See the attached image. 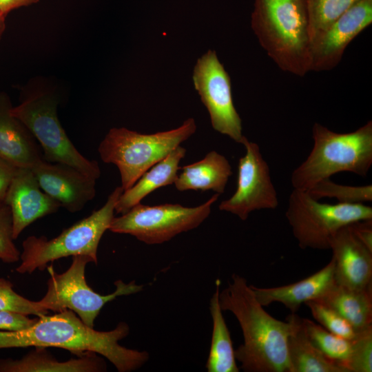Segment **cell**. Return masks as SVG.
I'll use <instances>...</instances> for the list:
<instances>
[{
	"label": "cell",
	"mask_w": 372,
	"mask_h": 372,
	"mask_svg": "<svg viewBox=\"0 0 372 372\" xmlns=\"http://www.w3.org/2000/svg\"><path fill=\"white\" fill-rule=\"evenodd\" d=\"M12 286L9 280L0 278V311H12L37 317L48 313L49 311L45 310L38 301L30 300L17 293Z\"/></svg>",
	"instance_id": "obj_29"
},
{
	"label": "cell",
	"mask_w": 372,
	"mask_h": 372,
	"mask_svg": "<svg viewBox=\"0 0 372 372\" xmlns=\"http://www.w3.org/2000/svg\"><path fill=\"white\" fill-rule=\"evenodd\" d=\"M315 300L335 311L358 331L372 326V286L356 289L335 283Z\"/></svg>",
	"instance_id": "obj_23"
},
{
	"label": "cell",
	"mask_w": 372,
	"mask_h": 372,
	"mask_svg": "<svg viewBox=\"0 0 372 372\" xmlns=\"http://www.w3.org/2000/svg\"><path fill=\"white\" fill-rule=\"evenodd\" d=\"M185 154L186 149L180 145L146 171L131 187L123 192L116 204L115 212L123 214L152 192L174 184Z\"/></svg>",
	"instance_id": "obj_21"
},
{
	"label": "cell",
	"mask_w": 372,
	"mask_h": 372,
	"mask_svg": "<svg viewBox=\"0 0 372 372\" xmlns=\"http://www.w3.org/2000/svg\"><path fill=\"white\" fill-rule=\"evenodd\" d=\"M20 254L14 243L10 208L0 204V260L6 263L15 262L20 259Z\"/></svg>",
	"instance_id": "obj_31"
},
{
	"label": "cell",
	"mask_w": 372,
	"mask_h": 372,
	"mask_svg": "<svg viewBox=\"0 0 372 372\" xmlns=\"http://www.w3.org/2000/svg\"><path fill=\"white\" fill-rule=\"evenodd\" d=\"M356 0H306L311 41Z\"/></svg>",
	"instance_id": "obj_27"
},
{
	"label": "cell",
	"mask_w": 372,
	"mask_h": 372,
	"mask_svg": "<svg viewBox=\"0 0 372 372\" xmlns=\"http://www.w3.org/2000/svg\"><path fill=\"white\" fill-rule=\"evenodd\" d=\"M92 260L86 256H72L70 267L63 273H57L52 265L48 267L50 275L47 291L39 303L48 311L54 312L70 309L87 326L94 322L103 306L121 296L136 293L143 289L134 280L125 283L121 280L114 282L116 290L108 295H101L87 283L85 271Z\"/></svg>",
	"instance_id": "obj_8"
},
{
	"label": "cell",
	"mask_w": 372,
	"mask_h": 372,
	"mask_svg": "<svg viewBox=\"0 0 372 372\" xmlns=\"http://www.w3.org/2000/svg\"><path fill=\"white\" fill-rule=\"evenodd\" d=\"M290 323L287 338L289 372H348L324 355L308 338L300 318L296 313L287 317Z\"/></svg>",
	"instance_id": "obj_22"
},
{
	"label": "cell",
	"mask_w": 372,
	"mask_h": 372,
	"mask_svg": "<svg viewBox=\"0 0 372 372\" xmlns=\"http://www.w3.org/2000/svg\"><path fill=\"white\" fill-rule=\"evenodd\" d=\"M302 321L305 333L314 347L349 372L347 364L352 350L351 340L329 332L311 320L302 318Z\"/></svg>",
	"instance_id": "obj_25"
},
{
	"label": "cell",
	"mask_w": 372,
	"mask_h": 372,
	"mask_svg": "<svg viewBox=\"0 0 372 372\" xmlns=\"http://www.w3.org/2000/svg\"><path fill=\"white\" fill-rule=\"evenodd\" d=\"M3 203L11 210L14 240L34 221L56 212L61 207L41 189L33 171L28 167L17 168Z\"/></svg>",
	"instance_id": "obj_15"
},
{
	"label": "cell",
	"mask_w": 372,
	"mask_h": 372,
	"mask_svg": "<svg viewBox=\"0 0 372 372\" xmlns=\"http://www.w3.org/2000/svg\"><path fill=\"white\" fill-rule=\"evenodd\" d=\"M57 105L52 95L40 93L26 98L10 111L40 143L45 161L65 163L97 180L101 176L98 163L83 156L69 139L59 121Z\"/></svg>",
	"instance_id": "obj_10"
},
{
	"label": "cell",
	"mask_w": 372,
	"mask_h": 372,
	"mask_svg": "<svg viewBox=\"0 0 372 372\" xmlns=\"http://www.w3.org/2000/svg\"><path fill=\"white\" fill-rule=\"evenodd\" d=\"M31 169L41 189L71 213L81 211L96 195V179L71 165L42 158Z\"/></svg>",
	"instance_id": "obj_14"
},
{
	"label": "cell",
	"mask_w": 372,
	"mask_h": 372,
	"mask_svg": "<svg viewBox=\"0 0 372 372\" xmlns=\"http://www.w3.org/2000/svg\"><path fill=\"white\" fill-rule=\"evenodd\" d=\"M222 311L236 318L244 342L234 351L245 372H289L287 338L290 323L272 317L256 299L247 280L236 273L219 293Z\"/></svg>",
	"instance_id": "obj_2"
},
{
	"label": "cell",
	"mask_w": 372,
	"mask_h": 372,
	"mask_svg": "<svg viewBox=\"0 0 372 372\" xmlns=\"http://www.w3.org/2000/svg\"><path fill=\"white\" fill-rule=\"evenodd\" d=\"M26 316L12 311H0V331H19L30 328L37 318L30 319Z\"/></svg>",
	"instance_id": "obj_32"
},
{
	"label": "cell",
	"mask_w": 372,
	"mask_h": 372,
	"mask_svg": "<svg viewBox=\"0 0 372 372\" xmlns=\"http://www.w3.org/2000/svg\"><path fill=\"white\" fill-rule=\"evenodd\" d=\"M334 284V262L331 258L323 268L296 282L269 288H259L253 285L250 287L256 299L263 307L273 302H280L291 313H296L302 304L317 300Z\"/></svg>",
	"instance_id": "obj_17"
},
{
	"label": "cell",
	"mask_w": 372,
	"mask_h": 372,
	"mask_svg": "<svg viewBox=\"0 0 372 372\" xmlns=\"http://www.w3.org/2000/svg\"><path fill=\"white\" fill-rule=\"evenodd\" d=\"M310 309L313 318L329 332L352 340L358 331L345 318L328 306L316 300L304 303Z\"/></svg>",
	"instance_id": "obj_28"
},
{
	"label": "cell",
	"mask_w": 372,
	"mask_h": 372,
	"mask_svg": "<svg viewBox=\"0 0 372 372\" xmlns=\"http://www.w3.org/2000/svg\"><path fill=\"white\" fill-rule=\"evenodd\" d=\"M372 23V0H356L311 41L310 71L330 70L349 43Z\"/></svg>",
	"instance_id": "obj_13"
},
{
	"label": "cell",
	"mask_w": 372,
	"mask_h": 372,
	"mask_svg": "<svg viewBox=\"0 0 372 372\" xmlns=\"http://www.w3.org/2000/svg\"><path fill=\"white\" fill-rule=\"evenodd\" d=\"M39 0H0V16L5 17L11 10L31 5Z\"/></svg>",
	"instance_id": "obj_35"
},
{
	"label": "cell",
	"mask_w": 372,
	"mask_h": 372,
	"mask_svg": "<svg viewBox=\"0 0 372 372\" xmlns=\"http://www.w3.org/2000/svg\"><path fill=\"white\" fill-rule=\"evenodd\" d=\"M286 218L299 247L305 249H329L330 241L342 227L372 219V207L364 203H322L306 191L293 189Z\"/></svg>",
	"instance_id": "obj_7"
},
{
	"label": "cell",
	"mask_w": 372,
	"mask_h": 372,
	"mask_svg": "<svg viewBox=\"0 0 372 372\" xmlns=\"http://www.w3.org/2000/svg\"><path fill=\"white\" fill-rule=\"evenodd\" d=\"M313 145L291 176L293 189L308 190L318 182L342 172L365 177L372 165V121L349 133L335 132L315 123Z\"/></svg>",
	"instance_id": "obj_4"
},
{
	"label": "cell",
	"mask_w": 372,
	"mask_h": 372,
	"mask_svg": "<svg viewBox=\"0 0 372 372\" xmlns=\"http://www.w3.org/2000/svg\"><path fill=\"white\" fill-rule=\"evenodd\" d=\"M220 284V280L217 279L216 289L210 300L213 329L206 369L208 372H238L230 333L219 303Z\"/></svg>",
	"instance_id": "obj_24"
},
{
	"label": "cell",
	"mask_w": 372,
	"mask_h": 372,
	"mask_svg": "<svg viewBox=\"0 0 372 372\" xmlns=\"http://www.w3.org/2000/svg\"><path fill=\"white\" fill-rule=\"evenodd\" d=\"M17 167L0 157V204H3Z\"/></svg>",
	"instance_id": "obj_34"
},
{
	"label": "cell",
	"mask_w": 372,
	"mask_h": 372,
	"mask_svg": "<svg viewBox=\"0 0 372 372\" xmlns=\"http://www.w3.org/2000/svg\"><path fill=\"white\" fill-rule=\"evenodd\" d=\"M130 333V327L121 322L115 329L96 331L86 325L70 309L52 316L37 317L28 329L19 331H0V349L17 347H56L75 355L94 352L107 359L119 372H131L149 360L146 351L128 349L118 342Z\"/></svg>",
	"instance_id": "obj_1"
},
{
	"label": "cell",
	"mask_w": 372,
	"mask_h": 372,
	"mask_svg": "<svg viewBox=\"0 0 372 372\" xmlns=\"http://www.w3.org/2000/svg\"><path fill=\"white\" fill-rule=\"evenodd\" d=\"M193 118L173 130L145 134L125 127L109 130L98 151L101 160L115 165L123 190L131 187L149 168L165 158L196 131Z\"/></svg>",
	"instance_id": "obj_6"
},
{
	"label": "cell",
	"mask_w": 372,
	"mask_h": 372,
	"mask_svg": "<svg viewBox=\"0 0 372 372\" xmlns=\"http://www.w3.org/2000/svg\"><path fill=\"white\" fill-rule=\"evenodd\" d=\"M240 144L246 152L238 161L236 189L230 198L220 203L218 208L246 220L255 210L276 209L278 198L259 145L245 136Z\"/></svg>",
	"instance_id": "obj_12"
},
{
	"label": "cell",
	"mask_w": 372,
	"mask_h": 372,
	"mask_svg": "<svg viewBox=\"0 0 372 372\" xmlns=\"http://www.w3.org/2000/svg\"><path fill=\"white\" fill-rule=\"evenodd\" d=\"M306 192L313 198H335L340 203H363L372 200L371 185L349 186L335 183L329 178L318 182Z\"/></svg>",
	"instance_id": "obj_26"
},
{
	"label": "cell",
	"mask_w": 372,
	"mask_h": 372,
	"mask_svg": "<svg viewBox=\"0 0 372 372\" xmlns=\"http://www.w3.org/2000/svg\"><path fill=\"white\" fill-rule=\"evenodd\" d=\"M174 183L179 192L187 190H211L219 195L224 193L232 168L227 158L215 150L194 163L180 167Z\"/></svg>",
	"instance_id": "obj_20"
},
{
	"label": "cell",
	"mask_w": 372,
	"mask_h": 372,
	"mask_svg": "<svg viewBox=\"0 0 372 372\" xmlns=\"http://www.w3.org/2000/svg\"><path fill=\"white\" fill-rule=\"evenodd\" d=\"M251 25L261 47L280 69L299 76L310 72L306 0H254Z\"/></svg>",
	"instance_id": "obj_3"
},
{
	"label": "cell",
	"mask_w": 372,
	"mask_h": 372,
	"mask_svg": "<svg viewBox=\"0 0 372 372\" xmlns=\"http://www.w3.org/2000/svg\"><path fill=\"white\" fill-rule=\"evenodd\" d=\"M123 191L121 186L116 187L101 208L63 229L55 238L49 240L44 236H28L22 243L21 262L16 271L19 273L43 271L48 263L70 256H86L97 265L100 240L109 229L116 204Z\"/></svg>",
	"instance_id": "obj_5"
},
{
	"label": "cell",
	"mask_w": 372,
	"mask_h": 372,
	"mask_svg": "<svg viewBox=\"0 0 372 372\" xmlns=\"http://www.w3.org/2000/svg\"><path fill=\"white\" fill-rule=\"evenodd\" d=\"M4 19L5 17L0 16V38L4 30Z\"/></svg>",
	"instance_id": "obj_36"
},
{
	"label": "cell",
	"mask_w": 372,
	"mask_h": 372,
	"mask_svg": "<svg viewBox=\"0 0 372 372\" xmlns=\"http://www.w3.org/2000/svg\"><path fill=\"white\" fill-rule=\"evenodd\" d=\"M349 226L355 236L372 251V219L357 221Z\"/></svg>",
	"instance_id": "obj_33"
},
{
	"label": "cell",
	"mask_w": 372,
	"mask_h": 372,
	"mask_svg": "<svg viewBox=\"0 0 372 372\" xmlns=\"http://www.w3.org/2000/svg\"><path fill=\"white\" fill-rule=\"evenodd\" d=\"M351 342L352 350L347 364L349 372H371L372 326L358 331Z\"/></svg>",
	"instance_id": "obj_30"
},
{
	"label": "cell",
	"mask_w": 372,
	"mask_h": 372,
	"mask_svg": "<svg viewBox=\"0 0 372 372\" xmlns=\"http://www.w3.org/2000/svg\"><path fill=\"white\" fill-rule=\"evenodd\" d=\"M87 351L66 361H59L45 347H35L19 360H0V372H101L106 371L105 360Z\"/></svg>",
	"instance_id": "obj_19"
},
{
	"label": "cell",
	"mask_w": 372,
	"mask_h": 372,
	"mask_svg": "<svg viewBox=\"0 0 372 372\" xmlns=\"http://www.w3.org/2000/svg\"><path fill=\"white\" fill-rule=\"evenodd\" d=\"M8 97L0 94V157L17 167L32 168L43 158L37 140L11 114Z\"/></svg>",
	"instance_id": "obj_18"
},
{
	"label": "cell",
	"mask_w": 372,
	"mask_h": 372,
	"mask_svg": "<svg viewBox=\"0 0 372 372\" xmlns=\"http://www.w3.org/2000/svg\"><path fill=\"white\" fill-rule=\"evenodd\" d=\"M192 79L214 130L241 143L242 120L234 105L231 79L214 50L197 60Z\"/></svg>",
	"instance_id": "obj_11"
},
{
	"label": "cell",
	"mask_w": 372,
	"mask_h": 372,
	"mask_svg": "<svg viewBox=\"0 0 372 372\" xmlns=\"http://www.w3.org/2000/svg\"><path fill=\"white\" fill-rule=\"evenodd\" d=\"M218 197V194H214L205 203L192 207L171 203L154 206L138 203L120 216H114L108 230L130 234L147 245L161 244L198 227L209 216Z\"/></svg>",
	"instance_id": "obj_9"
},
{
	"label": "cell",
	"mask_w": 372,
	"mask_h": 372,
	"mask_svg": "<svg viewBox=\"0 0 372 372\" xmlns=\"http://www.w3.org/2000/svg\"><path fill=\"white\" fill-rule=\"evenodd\" d=\"M329 249L336 285L356 289L372 286V251L355 236L349 225L333 235Z\"/></svg>",
	"instance_id": "obj_16"
}]
</instances>
